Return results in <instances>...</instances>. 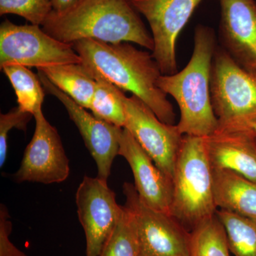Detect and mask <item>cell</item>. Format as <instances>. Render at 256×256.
Here are the masks:
<instances>
[{
	"label": "cell",
	"instance_id": "cell-1",
	"mask_svg": "<svg viewBox=\"0 0 256 256\" xmlns=\"http://www.w3.org/2000/svg\"><path fill=\"white\" fill-rule=\"evenodd\" d=\"M73 46L82 63L98 70L122 92L137 96L160 120L174 124V108L158 86L162 74L152 54L129 42L110 44L86 38L74 42Z\"/></svg>",
	"mask_w": 256,
	"mask_h": 256
},
{
	"label": "cell",
	"instance_id": "cell-2",
	"mask_svg": "<svg viewBox=\"0 0 256 256\" xmlns=\"http://www.w3.org/2000/svg\"><path fill=\"white\" fill-rule=\"evenodd\" d=\"M42 28L70 44L92 38L110 44L129 42L154 50L152 36L130 0H79L66 11L53 10Z\"/></svg>",
	"mask_w": 256,
	"mask_h": 256
},
{
	"label": "cell",
	"instance_id": "cell-3",
	"mask_svg": "<svg viewBox=\"0 0 256 256\" xmlns=\"http://www.w3.org/2000/svg\"><path fill=\"white\" fill-rule=\"evenodd\" d=\"M216 50L214 32L198 25L194 47L188 65L180 72L162 75L158 85L176 100L180 110L178 126L183 136L204 138L218 129L210 97V76Z\"/></svg>",
	"mask_w": 256,
	"mask_h": 256
},
{
	"label": "cell",
	"instance_id": "cell-4",
	"mask_svg": "<svg viewBox=\"0 0 256 256\" xmlns=\"http://www.w3.org/2000/svg\"><path fill=\"white\" fill-rule=\"evenodd\" d=\"M172 182L171 215L188 232L216 214L213 168L204 138L184 136Z\"/></svg>",
	"mask_w": 256,
	"mask_h": 256
},
{
	"label": "cell",
	"instance_id": "cell-5",
	"mask_svg": "<svg viewBox=\"0 0 256 256\" xmlns=\"http://www.w3.org/2000/svg\"><path fill=\"white\" fill-rule=\"evenodd\" d=\"M210 97L218 130L249 129L256 124V75L222 47L214 56Z\"/></svg>",
	"mask_w": 256,
	"mask_h": 256
},
{
	"label": "cell",
	"instance_id": "cell-6",
	"mask_svg": "<svg viewBox=\"0 0 256 256\" xmlns=\"http://www.w3.org/2000/svg\"><path fill=\"white\" fill-rule=\"evenodd\" d=\"M82 63L73 44L56 40L38 25H18L8 20L0 25V68L8 64L38 69Z\"/></svg>",
	"mask_w": 256,
	"mask_h": 256
},
{
	"label": "cell",
	"instance_id": "cell-7",
	"mask_svg": "<svg viewBox=\"0 0 256 256\" xmlns=\"http://www.w3.org/2000/svg\"><path fill=\"white\" fill-rule=\"evenodd\" d=\"M124 128L172 180L184 136L178 124H165L137 96L124 95Z\"/></svg>",
	"mask_w": 256,
	"mask_h": 256
},
{
	"label": "cell",
	"instance_id": "cell-8",
	"mask_svg": "<svg viewBox=\"0 0 256 256\" xmlns=\"http://www.w3.org/2000/svg\"><path fill=\"white\" fill-rule=\"evenodd\" d=\"M150 26L154 41L152 56L163 75L178 72L176 40L203 0H130Z\"/></svg>",
	"mask_w": 256,
	"mask_h": 256
},
{
	"label": "cell",
	"instance_id": "cell-9",
	"mask_svg": "<svg viewBox=\"0 0 256 256\" xmlns=\"http://www.w3.org/2000/svg\"><path fill=\"white\" fill-rule=\"evenodd\" d=\"M122 190L136 216L143 256H190L188 229L172 216L144 204L132 184L124 183Z\"/></svg>",
	"mask_w": 256,
	"mask_h": 256
},
{
	"label": "cell",
	"instance_id": "cell-10",
	"mask_svg": "<svg viewBox=\"0 0 256 256\" xmlns=\"http://www.w3.org/2000/svg\"><path fill=\"white\" fill-rule=\"evenodd\" d=\"M34 118V133L14 175V181L45 184L63 182L68 178L70 166L60 134L47 120L43 110H38Z\"/></svg>",
	"mask_w": 256,
	"mask_h": 256
},
{
	"label": "cell",
	"instance_id": "cell-11",
	"mask_svg": "<svg viewBox=\"0 0 256 256\" xmlns=\"http://www.w3.org/2000/svg\"><path fill=\"white\" fill-rule=\"evenodd\" d=\"M78 220L85 232L86 256H99L108 237L120 218L124 206L107 182L85 176L76 194Z\"/></svg>",
	"mask_w": 256,
	"mask_h": 256
},
{
	"label": "cell",
	"instance_id": "cell-12",
	"mask_svg": "<svg viewBox=\"0 0 256 256\" xmlns=\"http://www.w3.org/2000/svg\"><path fill=\"white\" fill-rule=\"evenodd\" d=\"M38 76L45 92L62 102L70 120L78 128L97 165L98 178L107 182L114 159L119 156L120 142L124 128L108 124L89 114L86 109L56 87L44 74L38 72Z\"/></svg>",
	"mask_w": 256,
	"mask_h": 256
},
{
	"label": "cell",
	"instance_id": "cell-13",
	"mask_svg": "<svg viewBox=\"0 0 256 256\" xmlns=\"http://www.w3.org/2000/svg\"><path fill=\"white\" fill-rule=\"evenodd\" d=\"M218 1L222 48L240 66L256 75V0Z\"/></svg>",
	"mask_w": 256,
	"mask_h": 256
},
{
	"label": "cell",
	"instance_id": "cell-14",
	"mask_svg": "<svg viewBox=\"0 0 256 256\" xmlns=\"http://www.w3.org/2000/svg\"><path fill=\"white\" fill-rule=\"evenodd\" d=\"M119 156L128 162L134 180V188L141 201L156 212L171 215L173 182L140 146L130 132L124 128Z\"/></svg>",
	"mask_w": 256,
	"mask_h": 256
},
{
	"label": "cell",
	"instance_id": "cell-15",
	"mask_svg": "<svg viewBox=\"0 0 256 256\" xmlns=\"http://www.w3.org/2000/svg\"><path fill=\"white\" fill-rule=\"evenodd\" d=\"M213 170H226L256 182V133L252 128L217 130L204 137Z\"/></svg>",
	"mask_w": 256,
	"mask_h": 256
},
{
	"label": "cell",
	"instance_id": "cell-16",
	"mask_svg": "<svg viewBox=\"0 0 256 256\" xmlns=\"http://www.w3.org/2000/svg\"><path fill=\"white\" fill-rule=\"evenodd\" d=\"M216 205L256 222V182L226 170H213Z\"/></svg>",
	"mask_w": 256,
	"mask_h": 256
},
{
	"label": "cell",
	"instance_id": "cell-17",
	"mask_svg": "<svg viewBox=\"0 0 256 256\" xmlns=\"http://www.w3.org/2000/svg\"><path fill=\"white\" fill-rule=\"evenodd\" d=\"M56 87L86 109H90L96 86L92 70L86 64H64L37 69Z\"/></svg>",
	"mask_w": 256,
	"mask_h": 256
},
{
	"label": "cell",
	"instance_id": "cell-18",
	"mask_svg": "<svg viewBox=\"0 0 256 256\" xmlns=\"http://www.w3.org/2000/svg\"><path fill=\"white\" fill-rule=\"evenodd\" d=\"M87 66L92 70L96 80L95 92L89 110L98 118L124 128L126 122L122 100L124 92L108 80L98 70Z\"/></svg>",
	"mask_w": 256,
	"mask_h": 256
},
{
	"label": "cell",
	"instance_id": "cell-19",
	"mask_svg": "<svg viewBox=\"0 0 256 256\" xmlns=\"http://www.w3.org/2000/svg\"><path fill=\"white\" fill-rule=\"evenodd\" d=\"M1 69L14 88L18 108L33 116L42 110L45 90L38 74L20 64H8Z\"/></svg>",
	"mask_w": 256,
	"mask_h": 256
},
{
	"label": "cell",
	"instance_id": "cell-20",
	"mask_svg": "<svg viewBox=\"0 0 256 256\" xmlns=\"http://www.w3.org/2000/svg\"><path fill=\"white\" fill-rule=\"evenodd\" d=\"M223 224L216 214L190 232V256H230Z\"/></svg>",
	"mask_w": 256,
	"mask_h": 256
},
{
	"label": "cell",
	"instance_id": "cell-21",
	"mask_svg": "<svg viewBox=\"0 0 256 256\" xmlns=\"http://www.w3.org/2000/svg\"><path fill=\"white\" fill-rule=\"evenodd\" d=\"M99 256H143L136 216L126 204Z\"/></svg>",
	"mask_w": 256,
	"mask_h": 256
},
{
	"label": "cell",
	"instance_id": "cell-22",
	"mask_svg": "<svg viewBox=\"0 0 256 256\" xmlns=\"http://www.w3.org/2000/svg\"><path fill=\"white\" fill-rule=\"evenodd\" d=\"M226 232L230 252L234 256H256V222L242 216L217 210Z\"/></svg>",
	"mask_w": 256,
	"mask_h": 256
},
{
	"label": "cell",
	"instance_id": "cell-23",
	"mask_svg": "<svg viewBox=\"0 0 256 256\" xmlns=\"http://www.w3.org/2000/svg\"><path fill=\"white\" fill-rule=\"evenodd\" d=\"M53 11L52 0H0V15L15 14L42 26Z\"/></svg>",
	"mask_w": 256,
	"mask_h": 256
},
{
	"label": "cell",
	"instance_id": "cell-24",
	"mask_svg": "<svg viewBox=\"0 0 256 256\" xmlns=\"http://www.w3.org/2000/svg\"><path fill=\"white\" fill-rule=\"evenodd\" d=\"M33 114L18 107L0 114V168L4 166L8 150V136L13 128L25 131Z\"/></svg>",
	"mask_w": 256,
	"mask_h": 256
},
{
	"label": "cell",
	"instance_id": "cell-25",
	"mask_svg": "<svg viewBox=\"0 0 256 256\" xmlns=\"http://www.w3.org/2000/svg\"><path fill=\"white\" fill-rule=\"evenodd\" d=\"M12 224L10 214L4 204L0 206V256H28L15 246L10 240Z\"/></svg>",
	"mask_w": 256,
	"mask_h": 256
},
{
	"label": "cell",
	"instance_id": "cell-26",
	"mask_svg": "<svg viewBox=\"0 0 256 256\" xmlns=\"http://www.w3.org/2000/svg\"><path fill=\"white\" fill-rule=\"evenodd\" d=\"M79 0H52L53 10L56 12H62L76 4Z\"/></svg>",
	"mask_w": 256,
	"mask_h": 256
},
{
	"label": "cell",
	"instance_id": "cell-27",
	"mask_svg": "<svg viewBox=\"0 0 256 256\" xmlns=\"http://www.w3.org/2000/svg\"><path fill=\"white\" fill-rule=\"evenodd\" d=\"M252 129L254 130L255 131V132L256 133V124H254V126H252Z\"/></svg>",
	"mask_w": 256,
	"mask_h": 256
}]
</instances>
